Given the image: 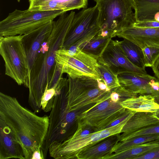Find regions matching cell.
I'll list each match as a JSON object with an SVG mask.
<instances>
[{
  "label": "cell",
  "instance_id": "obj_1",
  "mask_svg": "<svg viewBox=\"0 0 159 159\" xmlns=\"http://www.w3.org/2000/svg\"><path fill=\"white\" fill-rule=\"evenodd\" d=\"M0 120L11 129L23 149L25 159L41 149L49 117L40 116L22 106L15 97L0 93Z\"/></svg>",
  "mask_w": 159,
  "mask_h": 159
},
{
  "label": "cell",
  "instance_id": "obj_2",
  "mask_svg": "<svg viewBox=\"0 0 159 159\" xmlns=\"http://www.w3.org/2000/svg\"><path fill=\"white\" fill-rule=\"evenodd\" d=\"M75 12H65L54 21L52 29L43 43L30 76L28 102L35 112L39 111L42 97L48 88L49 82L56 65L55 52L62 48Z\"/></svg>",
  "mask_w": 159,
  "mask_h": 159
},
{
  "label": "cell",
  "instance_id": "obj_3",
  "mask_svg": "<svg viewBox=\"0 0 159 159\" xmlns=\"http://www.w3.org/2000/svg\"><path fill=\"white\" fill-rule=\"evenodd\" d=\"M98 11V36L115 37L123 30L133 26L136 20L134 0H94Z\"/></svg>",
  "mask_w": 159,
  "mask_h": 159
},
{
  "label": "cell",
  "instance_id": "obj_4",
  "mask_svg": "<svg viewBox=\"0 0 159 159\" xmlns=\"http://www.w3.org/2000/svg\"><path fill=\"white\" fill-rule=\"evenodd\" d=\"M25 36H0V54L4 62L5 75L18 85L23 84L29 89L30 78Z\"/></svg>",
  "mask_w": 159,
  "mask_h": 159
},
{
  "label": "cell",
  "instance_id": "obj_5",
  "mask_svg": "<svg viewBox=\"0 0 159 159\" xmlns=\"http://www.w3.org/2000/svg\"><path fill=\"white\" fill-rule=\"evenodd\" d=\"M65 12L16 9L0 22V36L29 34Z\"/></svg>",
  "mask_w": 159,
  "mask_h": 159
},
{
  "label": "cell",
  "instance_id": "obj_6",
  "mask_svg": "<svg viewBox=\"0 0 159 159\" xmlns=\"http://www.w3.org/2000/svg\"><path fill=\"white\" fill-rule=\"evenodd\" d=\"M66 109L73 112L109 98L111 90H102L97 79L90 77L72 78L68 76Z\"/></svg>",
  "mask_w": 159,
  "mask_h": 159
},
{
  "label": "cell",
  "instance_id": "obj_7",
  "mask_svg": "<svg viewBox=\"0 0 159 159\" xmlns=\"http://www.w3.org/2000/svg\"><path fill=\"white\" fill-rule=\"evenodd\" d=\"M130 118L115 126L83 137L75 139L69 137L61 143H52L49 147V153L55 159H76L78 154L84 149L109 136L121 134L122 128Z\"/></svg>",
  "mask_w": 159,
  "mask_h": 159
},
{
  "label": "cell",
  "instance_id": "obj_8",
  "mask_svg": "<svg viewBox=\"0 0 159 159\" xmlns=\"http://www.w3.org/2000/svg\"><path fill=\"white\" fill-rule=\"evenodd\" d=\"M122 102L110 94L107 99L95 103L77 116L78 123L91 126L95 131L105 129L125 111Z\"/></svg>",
  "mask_w": 159,
  "mask_h": 159
},
{
  "label": "cell",
  "instance_id": "obj_9",
  "mask_svg": "<svg viewBox=\"0 0 159 159\" xmlns=\"http://www.w3.org/2000/svg\"><path fill=\"white\" fill-rule=\"evenodd\" d=\"M66 92V88H63L54 98L49 116L48 131L41 148L44 158L46 157L49 146L52 143H60L66 140L65 134L70 122L69 116L71 112L66 109L67 97L64 102Z\"/></svg>",
  "mask_w": 159,
  "mask_h": 159
},
{
  "label": "cell",
  "instance_id": "obj_10",
  "mask_svg": "<svg viewBox=\"0 0 159 159\" xmlns=\"http://www.w3.org/2000/svg\"><path fill=\"white\" fill-rule=\"evenodd\" d=\"M98 11L96 5L83 9L75 14L62 48H66L83 37L93 38L99 33Z\"/></svg>",
  "mask_w": 159,
  "mask_h": 159
},
{
  "label": "cell",
  "instance_id": "obj_11",
  "mask_svg": "<svg viewBox=\"0 0 159 159\" xmlns=\"http://www.w3.org/2000/svg\"><path fill=\"white\" fill-rule=\"evenodd\" d=\"M98 57L116 73L119 70H125L141 75L148 74L145 69L136 66L128 59L118 44L117 40L111 39Z\"/></svg>",
  "mask_w": 159,
  "mask_h": 159
},
{
  "label": "cell",
  "instance_id": "obj_12",
  "mask_svg": "<svg viewBox=\"0 0 159 159\" xmlns=\"http://www.w3.org/2000/svg\"><path fill=\"white\" fill-rule=\"evenodd\" d=\"M116 36L129 40L142 49L147 46L159 47V27L142 28L132 26L116 34Z\"/></svg>",
  "mask_w": 159,
  "mask_h": 159
},
{
  "label": "cell",
  "instance_id": "obj_13",
  "mask_svg": "<svg viewBox=\"0 0 159 159\" xmlns=\"http://www.w3.org/2000/svg\"><path fill=\"white\" fill-rule=\"evenodd\" d=\"M56 64L72 78L90 77L100 79L96 73L81 61L73 57L55 52Z\"/></svg>",
  "mask_w": 159,
  "mask_h": 159
},
{
  "label": "cell",
  "instance_id": "obj_14",
  "mask_svg": "<svg viewBox=\"0 0 159 159\" xmlns=\"http://www.w3.org/2000/svg\"><path fill=\"white\" fill-rule=\"evenodd\" d=\"M116 74L120 85L129 91L139 95L151 94L149 83L155 77L125 70H119Z\"/></svg>",
  "mask_w": 159,
  "mask_h": 159
},
{
  "label": "cell",
  "instance_id": "obj_15",
  "mask_svg": "<svg viewBox=\"0 0 159 159\" xmlns=\"http://www.w3.org/2000/svg\"><path fill=\"white\" fill-rule=\"evenodd\" d=\"M0 159H25L23 148L10 128L0 120Z\"/></svg>",
  "mask_w": 159,
  "mask_h": 159
},
{
  "label": "cell",
  "instance_id": "obj_16",
  "mask_svg": "<svg viewBox=\"0 0 159 159\" xmlns=\"http://www.w3.org/2000/svg\"><path fill=\"white\" fill-rule=\"evenodd\" d=\"M28 10H63L65 12L87 8L88 0H28Z\"/></svg>",
  "mask_w": 159,
  "mask_h": 159
},
{
  "label": "cell",
  "instance_id": "obj_17",
  "mask_svg": "<svg viewBox=\"0 0 159 159\" xmlns=\"http://www.w3.org/2000/svg\"><path fill=\"white\" fill-rule=\"evenodd\" d=\"M54 20L44 25L29 34L32 38L30 47L26 49L28 71L30 74L42 45L48 38L52 31Z\"/></svg>",
  "mask_w": 159,
  "mask_h": 159
},
{
  "label": "cell",
  "instance_id": "obj_18",
  "mask_svg": "<svg viewBox=\"0 0 159 159\" xmlns=\"http://www.w3.org/2000/svg\"><path fill=\"white\" fill-rule=\"evenodd\" d=\"M120 134L109 136L82 151L77 155L78 159H104L111 154L113 147L119 142Z\"/></svg>",
  "mask_w": 159,
  "mask_h": 159
},
{
  "label": "cell",
  "instance_id": "obj_19",
  "mask_svg": "<svg viewBox=\"0 0 159 159\" xmlns=\"http://www.w3.org/2000/svg\"><path fill=\"white\" fill-rule=\"evenodd\" d=\"M136 21H159V0H134Z\"/></svg>",
  "mask_w": 159,
  "mask_h": 159
},
{
  "label": "cell",
  "instance_id": "obj_20",
  "mask_svg": "<svg viewBox=\"0 0 159 159\" xmlns=\"http://www.w3.org/2000/svg\"><path fill=\"white\" fill-rule=\"evenodd\" d=\"M121 104L125 108L135 112H155L159 109V104L151 94L140 95L129 98Z\"/></svg>",
  "mask_w": 159,
  "mask_h": 159
},
{
  "label": "cell",
  "instance_id": "obj_21",
  "mask_svg": "<svg viewBox=\"0 0 159 159\" xmlns=\"http://www.w3.org/2000/svg\"><path fill=\"white\" fill-rule=\"evenodd\" d=\"M158 123L154 112H136L124 125L121 133L134 132Z\"/></svg>",
  "mask_w": 159,
  "mask_h": 159
},
{
  "label": "cell",
  "instance_id": "obj_22",
  "mask_svg": "<svg viewBox=\"0 0 159 159\" xmlns=\"http://www.w3.org/2000/svg\"><path fill=\"white\" fill-rule=\"evenodd\" d=\"M159 147V139L148 142L134 146L123 151L112 153L104 159H135L153 149Z\"/></svg>",
  "mask_w": 159,
  "mask_h": 159
},
{
  "label": "cell",
  "instance_id": "obj_23",
  "mask_svg": "<svg viewBox=\"0 0 159 159\" xmlns=\"http://www.w3.org/2000/svg\"><path fill=\"white\" fill-rule=\"evenodd\" d=\"M118 43L128 59L134 65L145 69L144 56L142 49L132 42L127 39Z\"/></svg>",
  "mask_w": 159,
  "mask_h": 159
},
{
  "label": "cell",
  "instance_id": "obj_24",
  "mask_svg": "<svg viewBox=\"0 0 159 159\" xmlns=\"http://www.w3.org/2000/svg\"><path fill=\"white\" fill-rule=\"evenodd\" d=\"M112 38L111 37H103L97 35L81 45L79 48L87 53L98 58L101 56Z\"/></svg>",
  "mask_w": 159,
  "mask_h": 159
},
{
  "label": "cell",
  "instance_id": "obj_25",
  "mask_svg": "<svg viewBox=\"0 0 159 159\" xmlns=\"http://www.w3.org/2000/svg\"><path fill=\"white\" fill-rule=\"evenodd\" d=\"M96 73L110 90L120 86L117 74L107 65L98 58Z\"/></svg>",
  "mask_w": 159,
  "mask_h": 159
},
{
  "label": "cell",
  "instance_id": "obj_26",
  "mask_svg": "<svg viewBox=\"0 0 159 159\" xmlns=\"http://www.w3.org/2000/svg\"><path fill=\"white\" fill-rule=\"evenodd\" d=\"M159 139V134H146L118 142L113 147L111 154L117 153L148 142Z\"/></svg>",
  "mask_w": 159,
  "mask_h": 159
},
{
  "label": "cell",
  "instance_id": "obj_27",
  "mask_svg": "<svg viewBox=\"0 0 159 159\" xmlns=\"http://www.w3.org/2000/svg\"><path fill=\"white\" fill-rule=\"evenodd\" d=\"M156 134H159V123L134 132L122 133L119 135V142L142 135Z\"/></svg>",
  "mask_w": 159,
  "mask_h": 159
},
{
  "label": "cell",
  "instance_id": "obj_28",
  "mask_svg": "<svg viewBox=\"0 0 159 159\" xmlns=\"http://www.w3.org/2000/svg\"><path fill=\"white\" fill-rule=\"evenodd\" d=\"M142 50L145 67H152L159 57V47L147 46Z\"/></svg>",
  "mask_w": 159,
  "mask_h": 159
},
{
  "label": "cell",
  "instance_id": "obj_29",
  "mask_svg": "<svg viewBox=\"0 0 159 159\" xmlns=\"http://www.w3.org/2000/svg\"><path fill=\"white\" fill-rule=\"evenodd\" d=\"M56 95V91L54 88L47 89L45 90L41 100L40 106L41 109L45 112L51 110Z\"/></svg>",
  "mask_w": 159,
  "mask_h": 159
},
{
  "label": "cell",
  "instance_id": "obj_30",
  "mask_svg": "<svg viewBox=\"0 0 159 159\" xmlns=\"http://www.w3.org/2000/svg\"><path fill=\"white\" fill-rule=\"evenodd\" d=\"M63 74L61 69L56 64L48 89L53 88L56 89L62 78Z\"/></svg>",
  "mask_w": 159,
  "mask_h": 159
},
{
  "label": "cell",
  "instance_id": "obj_31",
  "mask_svg": "<svg viewBox=\"0 0 159 159\" xmlns=\"http://www.w3.org/2000/svg\"><path fill=\"white\" fill-rule=\"evenodd\" d=\"M94 132L95 131L93 127L78 123L76 131L70 137L72 139L78 138L86 136Z\"/></svg>",
  "mask_w": 159,
  "mask_h": 159
},
{
  "label": "cell",
  "instance_id": "obj_32",
  "mask_svg": "<svg viewBox=\"0 0 159 159\" xmlns=\"http://www.w3.org/2000/svg\"><path fill=\"white\" fill-rule=\"evenodd\" d=\"M149 84L151 88V95L155 99L156 101L159 102V81L157 78L152 79L149 82Z\"/></svg>",
  "mask_w": 159,
  "mask_h": 159
},
{
  "label": "cell",
  "instance_id": "obj_33",
  "mask_svg": "<svg viewBox=\"0 0 159 159\" xmlns=\"http://www.w3.org/2000/svg\"><path fill=\"white\" fill-rule=\"evenodd\" d=\"M133 26L142 28H158L159 21L153 20L136 21Z\"/></svg>",
  "mask_w": 159,
  "mask_h": 159
},
{
  "label": "cell",
  "instance_id": "obj_34",
  "mask_svg": "<svg viewBox=\"0 0 159 159\" xmlns=\"http://www.w3.org/2000/svg\"><path fill=\"white\" fill-rule=\"evenodd\" d=\"M135 159H159V147L138 157Z\"/></svg>",
  "mask_w": 159,
  "mask_h": 159
},
{
  "label": "cell",
  "instance_id": "obj_35",
  "mask_svg": "<svg viewBox=\"0 0 159 159\" xmlns=\"http://www.w3.org/2000/svg\"><path fill=\"white\" fill-rule=\"evenodd\" d=\"M152 68L155 75L159 81V57Z\"/></svg>",
  "mask_w": 159,
  "mask_h": 159
},
{
  "label": "cell",
  "instance_id": "obj_36",
  "mask_svg": "<svg viewBox=\"0 0 159 159\" xmlns=\"http://www.w3.org/2000/svg\"><path fill=\"white\" fill-rule=\"evenodd\" d=\"M154 113L156 116L159 120V109L155 112Z\"/></svg>",
  "mask_w": 159,
  "mask_h": 159
},
{
  "label": "cell",
  "instance_id": "obj_37",
  "mask_svg": "<svg viewBox=\"0 0 159 159\" xmlns=\"http://www.w3.org/2000/svg\"><path fill=\"white\" fill-rule=\"evenodd\" d=\"M20 0H17L18 2H20Z\"/></svg>",
  "mask_w": 159,
  "mask_h": 159
},
{
  "label": "cell",
  "instance_id": "obj_38",
  "mask_svg": "<svg viewBox=\"0 0 159 159\" xmlns=\"http://www.w3.org/2000/svg\"><path fill=\"white\" fill-rule=\"evenodd\" d=\"M158 103L159 104V102Z\"/></svg>",
  "mask_w": 159,
  "mask_h": 159
}]
</instances>
